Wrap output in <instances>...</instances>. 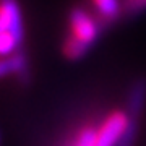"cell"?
I'll use <instances>...</instances> for the list:
<instances>
[{
    "instance_id": "obj_4",
    "label": "cell",
    "mask_w": 146,
    "mask_h": 146,
    "mask_svg": "<svg viewBox=\"0 0 146 146\" xmlns=\"http://www.w3.org/2000/svg\"><path fill=\"white\" fill-rule=\"evenodd\" d=\"M7 75H16L21 80L29 76V62L25 50L20 49L11 55L0 57V78Z\"/></svg>"
},
{
    "instance_id": "obj_1",
    "label": "cell",
    "mask_w": 146,
    "mask_h": 146,
    "mask_svg": "<svg viewBox=\"0 0 146 146\" xmlns=\"http://www.w3.org/2000/svg\"><path fill=\"white\" fill-rule=\"evenodd\" d=\"M68 25L70 29L62 44V54L68 60H80L98 41L101 34V25L81 7H75L70 10Z\"/></svg>"
},
{
    "instance_id": "obj_3",
    "label": "cell",
    "mask_w": 146,
    "mask_h": 146,
    "mask_svg": "<svg viewBox=\"0 0 146 146\" xmlns=\"http://www.w3.org/2000/svg\"><path fill=\"white\" fill-rule=\"evenodd\" d=\"M25 37L23 15L16 0H0V57L20 50Z\"/></svg>"
},
{
    "instance_id": "obj_6",
    "label": "cell",
    "mask_w": 146,
    "mask_h": 146,
    "mask_svg": "<svg viewBox=\"0 0 146 146\" xmlns=\"http://www.w3.org/2000/svg\"><path fill=\"white\" fill-rule=\"evenodd\" d=\"M146 10V0H122V11L125 15H138Z\"/></svg>"
},
{
    "instance_id": "obj_2",
    "label": "cell",
    "mask_w": 146,
    "mask_h": 146,
    "mask_svg": "<svg viewBox=\"0 0 146 146\" xmlns=\"http://www.w3.org/2000/svg\"><path fill=\"white\" fill-rule=\"evenodd\" d=\"M127 122L128 115L125 110H112L104 117L99 127H86L78 131L70 146H117Z\"/></svg>"
},
{
    "instance_id": "obj_5",
    "label": "cell",
    "mask_w": 146,
    "mask_h": 146,
    "mask_svg": "<svg viewBox=\"0 0 146 146\" xmlns=\"http://www.w3.org/2000/svg\"><path fill=\"white\" fill-rule=\"evenodd\" d=\"M93 5L99 13L101 18L106 21H115L123 11H122V0H91Z\"/></svg>"
}]
</instances>
